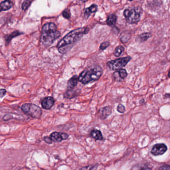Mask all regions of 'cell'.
Wrapping results in <instances>:
<instances>
[{
  "label": "cell",
  "mask_w": 170,
  "mask_h": 170,
  "mask_svg": "<svg viewBox=\"0 0 170 170\" xmlns=\"http://www.w3.org/2000/svg\"><path fill=\"white\" fill-rule=\"evenodd\" d=\"M89 31L87 28H79L74 29L66 35L57 45L59 52L64 54L68 52L76 42L81 39L82 36Z\"/></svg>",
  "instance_id": "6da1fadb"
},
{
  "label": "cell",
  "mask_w": 170,
  "mask_h": 170,
  "mask_svg": "<svg viewBox=\"0 0 170 170\" xmlns=\"http://www.w3.org/2000/svg\"><path fill=\"white\" fill-rule=\"evenodd\" d=\"M60 36L57 27L53 22H49L43 25L42 29L41 42L44 46H49Z\"/></svg>",
  "instance_id": "7a4b0ae2"
},
{
  "label": "cell",
  "mask_w": 170,
  "mask_h": 170,
  "mask_svg": "<svg viewBox=\"0 0 170 170\" xmlns=\"http://www.w3.org/2000/svg\"><path fill=\"white\" fill-rule=\"evenodd\" d=\"M102 71V68L98 66L85 70L80 74L78 77V80L84 84L91 81H96L100 77Z\"/></svg>",
  "instance_id": "3957f363"
},
{
  "label": "cell",
  "mask_w": 170,
  "mask_h": 170,
  "mask_svg": "<svg viewBox=\"0 0 170 170\" xmlns=\"http://www.w3.org/2000/svg\"><path fill=\"white\" fill-rule=\"evenodd\" d=\"M142 10L140 7H134L133 8H127L124 10V17L126 21L130 24H136L140 21Z\"/></svg>",
  "instance_id": "277c9868"
},
{
  "label": "cell",
  "mask_w": 170,
  "mask_h": 170,
  "mask_svg": "<svg viewBox=\"0 0 170 170\" xmlns=\"http://www.w3.org/2000/svg\"><path fill=\"white\" fill-rule=\"evenodd\" d=\"M21 109L25 114L35 119L40 118L42 113L41 108L32 103L24 104L22 106Z\"/></svg>",
  "instance_id": "5b68a950"
},
{
  "label": "cell",
  "mask_w": 170,
  "mask_h": 170,
  "mask_svg": "<svg viewBox=\"0 0 170 170\" xmlns=\"http://www.w3.org/2000/svg\"><path fill=\"white\" fill-rule=\"evenodd\" d=\"M131 59V57L130 56L121 57L118 59H116L115 60L108 61L107 63V65L110 70H118L122 69V68L124 67V66H125Z\"/></svg>",
  "instance_id": "8992f818"
},
{
  "label": "cell",
  "mask_w": 170,
  "mask_h": 170,
  "mask_svg": "<svg viewBox=\"0 0 170 170\" xmlns=\"http://www.w3.org/2000/svg\"><path fill=\"white\" fill-rule=\"evenodd\" d=\"M167 150V147L163 143L157 144L151 150V153L154 156L163 155Z\"/></svg>",
  "instance_id": "52a82bcc"
},
{
  "label": "cell",
  "mask_w": 170,
  "mask_h": 170,
  "mask_svg": "<svg viewBox=\"0 0 170 170\" xmlns=\"http://www.w3.org/2000/svg\"><path fill=\"white\" fill-rule=\"evenodd\" d=\"M50 138L53 142H61L64 140L67 139L68 138V135L66 133L57 132H54L50 134Z\"/></svg>",
  "instance_id": "ba28073f"
},
{
  "label": "cell",
  "mask_w": 170,
  "mask_h": 170,
  "mask_svg": "<svg viewBox=\"0 0 170 170\" xmlns=\"http://www.w3.org/2000/svg\"><path fill=\"white\" fill-rule=\"evenodd\" d=\"M55 104V100L52 97H46L42 100V106L44 109H49Z\"/></svg>",
  "instance_id": "9c48e42d"
},
{
  "label": "cell",
  "mask_w": 170,
  "mask_h": 170,
  "mask_svg": "<svg viewBox=\"0 0 170 170\" xmlns=\"http://www.w3.org/2000/svg\"><path fill=\"white\" fill-rule=\"evenodd\" d=\"M112 112V108L110 106H106L99 109V114L102 119H106Z\"/></svg>",
  "instance_id": "30bf717a"
},
{
  "label": "cell",
  "mask_w": 170,
  "mask_h": 170,
  "mask_svg": "<svg viewBox=\"0 0 170 170\" xmlns=\"http://www.w3.org/2000/svg\"><path fill=\"white\" fill-rule=\"evenodd\" d=\"M78 77L76 75L70 78L67 82V89L68 90H73L78 83Z\"/></svg>",
  "instance_id": "8fae6325"
},
{
  "label": "cell",
  "mask_w": 170,
  "mask_h": 170,
  "mask_svg": "<svg viewBox=\"0 0 170 170\" xmlns=\"http://www.w3.org/2000/svg\"><path fill=\"white\" fill-rule=\"evenodd\" d=\"M13 3L10 1H5L1 3L0 4V9L1 11H7L10 10L12 7H13Z\"/></svg>",
  "instance_id": "7c38bea8"
},
{
  "label": "cell",
  "mask_w": 170,
  "mask_h": 170,
  "mask_svg": "<svg viewBox=\"0 0 170 170\" xmlns=\"http://www.w3.org/2000/svg\"><path fill=\"white\" fill-rule=\"evenodd\" d=\"M97 10V6L95 4H93L90 6L89 8L85 10V13H84V17L85 19L88 18L89 15L92 13H95Z\"/></svg>",
  "instance_id": "4fadbf2b"
},
{
  "label": "cell",
  "mask_w": 170,
  "mask_h": 170,
  "mask_svg": "<svg viewBox=\"0 0 170 170\" xmlns=\"http://www.w3.org/2000/svg\"><path fill=\"white\" fill-rule=\"evenodd\" d=\"M91 136L96 140H101L103 139V136L100 131L98 130L94 129L90 133Z\"/></svg>",
  "instance_id": "5bb4252c"
},
{
  "label": "cell",
  "mask_w": 170,
  "mask_h": 170,
  "mask_svg": "<svg viewBox=\"0 0 170 170\" xmlns=\"http://www.w3.org/2000/svg\"><path fill=\"white\" fill-rule=\"evenodd\" d=\"M130 38H131V33L129 32L125 31L120 35V39L123 43L127 42L129 41Z\"/></svg>",
  "instance_id": "9a60e30c"
},
{
  "label": "cell",
  "mask_w": 170,
  "mask_h": 170,
  "mask_svg": "<svg viewBox=\"0 0 170 170\" xmlns=\"http://www.w3.org/2000/svg\"><path fill=\"white\" fill-rule=\"evenodd\" d=\"M117 16L115 14H110V15L108 17L106 22L108 25L113 26L115 25L116 21H117Z\"/></svg>",
  "instance_id": "2e32d148"
},
{
  "label": "cell",
  "mask_w": 170,
  "mask_h": 170,
  "mask_svg": "<svg viewBox=\"0 0 170 170\" xmlns=\"http://www.w3.org/2000/svg\"><path fill=\"white\" fill-rule=\"evenodd\" d=\"M21 34H21V32H19V31H14V32L13 33H12L11 34L6 36H5V39L6 45L8 44L12 39L15 38V36H18L19 35H21Z\"/></svg>",
  "instance_id": "e0dca14e"
},
{
  "label": "cell",
  "mask_w": 170,
  "mask_h": 170,
  "mask_svg": "<svg viewBox=\"0 0 170 170\" xmlns=\"http://www.w3.org/2000/svg\"><path fill=\"white\" fill-rule=\"evenodd\" d=\"M124 52V48L122 46H119L115 49L113 54L116 57H119Z\"/></svg>",
  "instance_id": "ac0fdd59"
},
{
  "label": "cell",
  "mask_w": 170,
  "mask_h": 170,
  "mask_svg": "<svg viewBox=\"0 0 170 170\" xmlns=\"http://www.w3.org/2000/svg\"><path fill=\"white\" fill-rule=\"evenodd\" d=\"M151 36H152V35L149 32H144L143 34L139 35V38L140 40L143 42L147 41L149 38H150Z\"/></svg>",
  "instance_id": "d6986e66"
},
{
  "label": "cell",
  "mask_w": 170,
  "mask_h": 170,
  "mask_svg": "<svg viewBox=\"0 0 170 170\" xmlns=\"http://www.w3.org/2000/svg\"><path fill=\"white\" fill-rule=\"evenodd\" d=\"M117 72L121 80H124L127 77V75H128L127 71L125 69L122 68L121 70H117Z\"/></svg>",
  "instance_id": "ffe728a7"
},
{
  "label": "cell",
  "mask_w": 170,
  "mask_h": 170,
  "mask_svg": "<svg viewBox=\"0 0 170 170\" xmlns=\"http://www.w3.org/2000/svg\"><path fill=\"white\" fill-rule=\"evenodd\" d=\"M32 2V1H25L22 3V8L23 10H26L28 9V8L31 5V3Z\"/></svg>",
  "instance_id": "44dd1931"
},
{
  "label": "cell",
  "mask_w": 170,
  "mask_h": 170,
  "mask_svg": "<svg viewBox=\"0 0 170 170\" xmlns=\"http://www.w3.org/2000/svg\"><path fill=\"white\" fill-rule=\"evenodd\" d=\"M110 42L108 41L103 42L101 44L100 46L99 47V49L100 50H103L107 49L110 46Z\"/></svg>",
  "instance_id": "7402d4cb"
},
{
  "label": "cell",
  "mask_w": 170,
  "mask_h": 170,
  "mask_svg": "<svg viewBox=\"0 0 170 170\" xmlns=\"http://www.w3.org/2000/svg\"><path fill=\"white\" fill-rule=\"evenodd\" d=\"M97 168V166L96 165H89V166L84 167L80 170H96Z\"/></svg>",
  "instance_id": "603a6c76"
},
{
  "label": "cell",
  "mask_w": 170,
  "mask_h": 170,
  "mask_svg": "<svg viewBox=\"0 0 170 170\" xmlns=\"http://www.w3.org/2000/svg\"><path fill=\"white\" fill-rule=\"evenodd\" d=\"M117 110L119 113H124V112L125 111V108L122 104H120L117 106Z\"/></svg>",
  "instance_id": "cb8c5ba5"
},
{
  "label": "cell",
  "mask_w": 170,
  "mask_h": 170,
  "mask_svg": "<svg viewBox=\"0 0 170 170\" xmlns=\"http://www.w3.org/2000/svg\"><path fill=\"white\" fill-rule=\"evenodd\" d=\"M62 14H63V17H64V18L66 19H70V11L68 10L63 11Z\"/></svg>",
  "instance_id": "d4e9b609"
},
{
  "label": "cell",
  "mask_w": 170,
  "mask_h": 170,
  "mask_svg": "<svg viewBox=\"0 0 170 170\" xmlns=\"http://www.w3.org/2000/svg\"><path fill=\"white\" fill-rule=\"evenodd\" d=\"M43 140L45 141V142L47 144H49L53 143V141L51 139V138H50V137H45L43 138Z\"/></svg>",
  "instance_id": "484cf974"
},
{
  "label": "cell",
  "mask_w": 170,
  "mask_h": 170,
  "mask_svg": "<svg viewBox=\"0 0 170 170\" xmlns=\"http://www.w3.org/2000/svg\"><path fill=\"white\" fill-rule=\"evenodd\" d=\"M159 170H170V165H165L159 168Z\"/></svg>",
  "instance_id": "4316f807"
},
{
  "label": "cell",
  "mask_w": 170,
  "mask_h": 170,
  "mask_svg": "<svg viewBox=\"0 0 170 170\" xmlns=\"http://www.w3.org/2000/svg\"><path fill=\"white\" fill-rule=\"evenodd\" d=\"M6 89H1L0 90V96L1 98L3 97V96H5V95L6 94Z\"/></svg>",
  "instance_id": "83f0119b"
},
{
  "label": "cell",
  "mask_w": 170,
  "mask_h": 170,
  "mask_svg": "<svg viewBox=\"0 0 170 170\" xmlns=\"http://www.w3.org/2000/svg\"><path fill=\"white\" fill-rule=\"evenodd\" d=\"M168 77H170V70H169V73H168Z\"/></svg>",
  "instance_id": "f1b7e54d"
}]
</instances>
